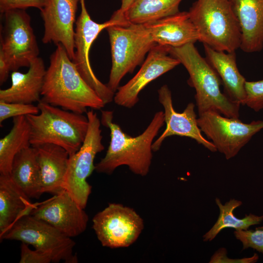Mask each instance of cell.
I'll use <instances>...</instances> for the list:
<instances>
[{"instance_id":"cell-1","label":"cell","mask_w":263,"mask_h":263,"mask_svg":"<svg viewBox=\"0 0 263 263\" xmlns=\"http://www.w3.org/2000/svg\"><path fill=\"white\" fill-rule=\"evenodd\" d=\"M113 114L111 111H101V124L110 130L111 139L106 154L95 165V170L111 174L124 165L136 175H147L152 159L153 140L165 123L164 112H157L144 131L135 137L125 133L113 122Z\"/></svg>"},{"instance_id":"cell-2","label":"cell","mask_w":263,"mask_h":263,"mask_svg":"<svg viewBox=\"0 0 263 263\" xmlns=\"http://www.w3.org/2000/svg\"><path fill=\"white\" fill-rule=\"evenodd\" d=\"M41 96L45 103L80 114L86 113L87 108L100 110L105 106L61 44L56 45L50 56Z\"/></svg>"},{"instance_id":"cell-3","label":"cell","mask_w":263,"mask_h":263,"mask_svg":"<svg viewBox=\"0 0 263 263\" xmlns=\"http://www.w3.org/2000/svg\"><path fill=\"white\" fill-rule=\"evenodd\" d=\"M194 44L169 47V52L188 73V83L195 90L199 115L213 111L226 117L238 118L240 105L232 102L222 93L219 76L207 60L201 56Z\"/></svg>"},{"instance_id":"cell-4","label":"cell","mask_w":263,"mask_h":263,"mask_svg":"<svg viewBox=\"0 0 263 263\" xmlns=\"http://www.w3.org/2000/svg\"><path fill=\"white\" fill-rule=\"evenodd\" d=\"M39 113L26 116L30 129V143L35 147L53 144L70 155L76 152L84 142L88 128L87 115L54 106L41 100Z\"/></svg>"},{"instance_id":"cell-5","label":"cell","mask_w":263,"mask_h":263,"mask_svg":"<svg viewBox=\"0 0 263 263\" xmlns=\"http://www.w3.org/2000/svg\"><path fill=\"white\" fill-rule=\"evenodd\" d=\"M188 12L198 41L220 51L240 48V28L229 0H196Z\"/></svg>"},{"instance_id":"cell-6","label":"cell","mask_w":263,"mask_h":263,"mask_svg":"<svg viewBox=\"0 0 263 263\" xmlns=\"http://www.w3.org/2000/svg\"><path fill=\"white\" fill-rule=\"evenodd\" d=\"M106 29L112 56V67L106 85L115 93L121 79L142 64L147 54L157 44L145 24L125 21Z\"/></svg>"},{"instance_id":"cell-7","label":"cell","mask_w":263,"mask_h":263,"mask_svg":"<svg viewBox=\"0 0 263 263\" xmlns=\"http://www.w3.org/2000/svg\"><path fill=\"white\" fill-rule=\"evenodd\" d=\"M0 237L2 240H17L31 245L47 254L53 263L78 261L73 250L75 243L72 238L30 214L18 220Z\"/></svg>"},{"instance_id":"cell-8","label":"cell","mask_w":263,"mask_h":263,"mask_svg":"<svg viewBox=\"0 0 263 263\" xmlns=\"http://www.w3.org/2000/svg\"><path fill=\"white\" fill-rule=\"evenodd\" d=\"M88 128L81 147L70 155L63 188L83 208L86 207L92 186L86 179L95 170L96 155L104 149L102 143L101 122L93 110L86 113Z\"/></svg>"},{"instance_id":"cell-9","label":"cell","mask_w":263,"mask_h":263,"mask_svg":"<svg viewBox=\"0 0 263 263\" xmlns=\"http://www.w3.org/2000/svg\"><path fill=\"white\" fill-rule=\"evenodd\" d=\"M0 50L9 63L11 71L29 67L38 57L39 51L31 18L24 9H12L2 14Z\"/></svg>"},{"instance_id":"cell-10","label":"cell","mask_w":263,"mask_h":263,"mask_svg":"<svg viewBox=\"0 0 263 263\" xmlns=\"http://www.w3.org/2000/svg\"><path fill=\"white\" fill-rule=\"evenodd\" d=\"M80 2L81 12L75 22V57L72 61L85 81L106 105L113 100L115 93L94 74L90 62V50L93 43L103 29L127 21L113 15L109 20L104 23L96 22L88 13L85 0H80Z\"/></svg>"},{"instance_id":"cell-11","label":"cell","mask_w":263,"mask_h":263,"mask_svg":"<svg viewBox=\"0 0 263 263\" xmlns=\"http://www.w3.org/2000/svg\"><path fill=\"white\" fill-rule=\"evenodd\" d=\"M198 126L226 159L236 156L252 136L263 129V120L244 123L213 111L199 115Z\"/></svg>"},{"instance_id":"cell-12","label":"cell","mask_w":263,"mask_h":263,"mask_svg":"<svg viewBox=\"0 0 263 263\" xmlns=\"http://www.w3.org/2000/svg\"><path fill=\"white\" fill-rule=\"evenodd\" d=\"M93 228L102 246L127 247L138 238L144 228L142 218L132 208L110 203L93 219Z\"/></svg>"},{"instance_id":"cell-13","label":"cell","mask_w":263,"mask_h":263,"mask_svg":"<svg viewBox=\"0 0 263 263\" xmlns=\"http://www.w3.org/2000/svg\"><path fill=\"white\" fill-rule=\"evenodd\" d=\"M169 47L156 44L150 50L138 72L115 93L116 104L132 108L139 101V93L148 84L181 64L169 54Z\"/></svg>"},{"instance_id":"cell-14","label":"cell","mask_w":263,"mask_h":263,"mask_svg":"<svg viewBox=\"0 0 263 263\" xmlns=\"http://www.w3.org/2000/svg\"><path fill=\"white\" fill-rule=\"evenodd\" d=\"M30 215L40 219L69 237L77 236L86 229L87 214L65 190L33 209Z\"/></svg>"},{"instance_id":"cell-15","label":"cell","mask_w":263,"mask_h":263,"mask_svg":"<svg viewBox=\"0 0 263 263\" xmlns=\"http://www.w3.org/2000/svg\"><path fill=\"white\" fill-rule=\"evenodd\" d=\"M80 0H47L40 14L44 22L43 43L62 45L73 60L75 57L74 23Z\"/></svg>"},{"instance_id":"cell-16","label":"cell","mask_w":263,"mask_h":263,"mask_svg":"<svg viewBox=\"0 0 263 263\" xmlns=\"http://www.w3.org/2000/svg\"><path fill=\"white\" fill-rule=\"evenodd\" d=\"M158 100L164 109L166 127L153 142L152 145L153 151H158L164 140L168 137L173 135L192 138L210 151H217L214 144L206 139L201 133L193 103H188L183 112L178 113L173 107L171 93L167 85H164L158 90Z\"/></svg>"},{"instance_id":"cell-17","label":"cell","mask_w":263,"mask_h":263,"mask_svg":"<svg viewBox=\"0 0 263 263\" xmlns=\"http://www.w3.org/2000/svg\"><path fill=\"white\" fill-rule=\"evenodd\" d=\"M46 71L43 59L38 56L32 61L26 73L12 71L11 85L0 90V100L24 104L38 102L41 99Z\"/></svg>"},{"instance_id":"cell-18","label":"cell","mask_w":263,"mask_h":263,"mask_svg":"<svg viewBox=\"0 0 263 263\" xmlns=\"http://www.w3.org/2000/svg\"><path fill=\"white\" fill-rule=\"evenodd\" d=\"M241 33L240 48L248 53L263 48V0H229Z\"/></svg>"},{"instance_id":"cell-19","label":"cell","mask_w":263,"mask_h":263,"mask_svg":"<svg viewBox=\"0 0 263 263\" xmlns=\"http://www.w3.org/2000/svg\"><path fill=\"white\" fill-rule=\"evenodd\" d=\"M144 24L157 44L179 47L198 41L197 31L188 12H179Z\"/></svg>"},{"instance_id":"cell-20","label":"cell","mask_w":263,"mask_h":263,"mask_svg":"<svg viewBox=\"0 0 263 263\" xmlns=\"http://www.w3.org/2000/svg\"><path fill=\"white\" fill-rule=\"evenodd\" d=\"M39 168L42 191L56 195L63 191L70 154L63 148L53 144L34 147Z\"/></svg>"},{"instance_id":"cell-21","label":"cell","mask_w":263,"mask_h":263,"mask_svg":"<svg viewBox=\"0 0 263 263\" xmlns=\"http://www.w3.org/2000/svg\"><path fill=\"white\" fill-rule=\"evenodd\" d=\"M207 60L222 81L225 95L232 102L244 105L245 78L241 74L234 52L214 50L204 44Z\"/></svg>"},{"instance_id":"cell-22","label":"cell","mask_w":263,"mask_h":263,"mask_svg":"<svg viewBox=\"0 0 263 263\" xmlns=\"http://www.w3.org/2000/svg\"><path fill=\"white\" fill-rule=\"evenodd\" d=\"M33 204L12 179L10 174L0 175V236L19 218L31 212Z\"/></svg>"},{"instance_id":"cell-23","label":"cell","mask_w":263,"mask_h":263,"mask_svg":"<svg viewBox=\"0 0 263 263\" xmlns=\"http://www.w3.org/2000/svg\"><path fill=\"white\" fill-rule=\"evenodd\" d=\"M10 175L15 183L30 198H38L43 193L40 172L34 147L31 146L16 154Z\"/></svg>"},{"instance_id":"cell-24","label":"cell","mask_w":263,"mask_h":263,"mask_svg":"<svg viewBox=\"0 0 263 263\" xmlns=\"http://www.w3.org/2000/svg\"><path fill=\"white\" fill-rule=\"evenodd\" d=\"M31 146L30 129L26 116L13 117L12 129L0 140V174H10L16 154Z\"/></svg>"},{"instance_id":"cell-25","label":"cell","mask_w":263,"mask_h":263,"mask_svg":"<svg viewBox=\"0 0 263 263\" xmlns=\"http://www.w3.org/2000/svg\"><path fill=\"white\" fill-rule=\"evenodd\" d=\"M182 0H135L125 14L126 20L144 24L179 12Z\"/></svg>"},{"instance_id":"cell-26","label":"cell","mask_w":263,"mask_h":263,"mask_svg":"<svg viewBox=\"0 0 263 263\" xmlns=\"http://www.w3.org/2000/svg\"><path fill=\"white\" fill-rule=\"evenodd\" d=\"M215 202L220 210L217 221L211 228L203 235V241H211L223 229L227 227L235 228V230H247L253 225L260 224L263 220V215L258 216L253 214L245 215L242 219L236 217L234 214V209L242 204L241 201L231 199L223 205L219 198Z\"/></svg>"},{"instance_id":"cell-27","label":"cell","mask_w":263,"mask_h":263,"mask_svg":"<svg viewBox=\"0 0 263 263\" xmlns=\"http://www.w3.org/2000/svg\"><path fill=\"white\" fill-rule=\"evenodd\" d=\"M39 113L38 106L33 104L7 102L0 100V123L10 117L37 114Z\"/></svg>"},{"instance_id":"cell-28","label":"cell","mask_w":263,"mask_h":263,"mask_svg":"<svg viewBox=\"0 0 263 263\" xmlns=\"http://www.w3.org/2000/svg\"><path fill=\"white\" fill-rule=\"evenodd\" d=\"M236 238L243 244V249L252 248L263 254V226L255 230H237L234 232Z\"/></svg>"},{"instance_id":"cell-29","label":"cell","mask_w":263,"mask_h":263,"mask_svg":"<svg viewBox=\"0 0 263 263\" xmlns=\"http://www.w3.org/2000/svg\"><path fill=\"white\" fill-rule=\"evenodd\" d=\"M244 105L258 112L263 109V79L245 83Z\"/></svg>"},{"instance_id":"cell-30","label":"cell","mask_w":263,"mask_h":263,"mask_svg":"<svg viewBox=\"0 0 263 263\" xmlns=\"http://www.w3.org/2000/svg\"><path fill=\"white\" fill-rule=\"evenodd\" d=\"M51 257L38 249H31L28 244L22 243L20 246V263H50Z\"/></svg>"},{"instance_id":"cell-31","label":"cell","mask_w":263,"mask_h":263,"mask_svg":"<svg viewBox=\"0 0 263 263\" xmlns=\"http://www.w3.org/2000/svg\"><path fill=\"white\" fill-rule=\"evenodd\" d=\"M47 0H0V12L3 14L12 9H24L35 7L40 10L43 7Z\"/></svg>"},{"instance_id":"cell-32","label":"cell","mask_w":263,"mask_h":263,"mask_svg":"<svg viewBox=\"0 0 263 263\" xmlns=\"http://www.w3.org/2000/svg\"><path fill=\"white\" fill-rule=\"evenodd\" d=\"M226 250L225 248H221L217 250L212 256L210 263H254L259 260V255L255 253L252 257L242 259H230L226 256Z\"/></svg>"},{"instance_id":"cell-33","label":"cell","mask_w":263,"mask_h":263,"mask_svg":"<svg viewBox=\"0 0 263 263\" xmlns=\"http://www.w3.org/2000/svg\"><path fill=\"white\" fill-rule=\"evenodd\" d=\"M11 71L10 66L5 58L3 53L0 50V84L5 82Z\"/></svg>"},{"instance_id":"cell-34","label":"cell","mask_w":263,"mask_h":263,"mask_svg":"<svg viewBox=\"0 0 263 263\" xmlns=\"http://www.w3.org/2000/svg\"><path fill=\"white\" fill-rule=\"evenodd\" d=\"M135 0H121V7L117 11L125 16V13L130 8Z\"/></svg>"}]
</instances>
